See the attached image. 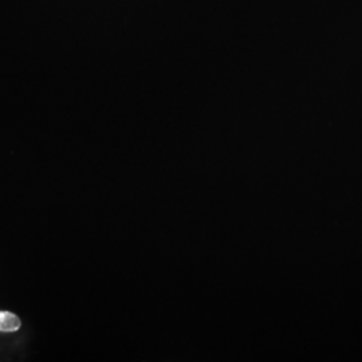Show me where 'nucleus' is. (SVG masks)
<instances>
[{"label":"nucleus","mask_w":362,"mask_h":362,"mask_svg":"<svg viewBox=\"0 0 362 362\" xmlns=\"http://www.w3.org/2000/svg\"><path fill=\"white\" fill-rule=\"evenodd\" d=\"M21 327V320L10 311H0V330L15 332Z\"/></svg>","instance_id":"f257e3e1"}]
</instances>
